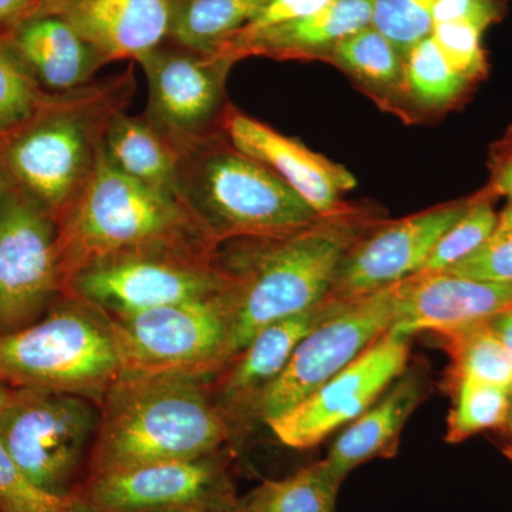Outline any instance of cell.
<instances>
[{
	"instance_id": "6da1fadb",
	"label": "cell",
	"mask_w": 512,
	"mask_h": 512,
	"mask_svg": "<svg viewBox=\"0 0 512 512\" xmlns=\"http://www.w3.org/2000/svg\"><path fill=\"white\" fill-rule=\"evenodd\" d=\"M382 220L373 205L350 204L289 234L221 242L214 265L234 306L232 359L266 326L325 301L349 249Z\"/></svg>"
},
{
	"instance_id": "7a4b0ae2",
	"label": "cell",
	"mask_w": 512,
	"mask_h": 512,
	"mask_svg": "<svg viewBox=\"0 0 512 512\" xmlns=\"http://www.w3.org/2000/svg\"><path fill=\"white\" fill-rule=\"evenodd\" d=\"M212 379L124 369L99 404L87 476L217 453L232 427L215 402Z\"/></svg>"
},
{
	"instance_id": "3957f363",
	"label": "cell",
	"mask_w": 512,
	"mask_h": 512,
	"mask_svg": "<svg viewBox=\"0 0 512 512\" xmlns=\"http://www.w3.org/2000/svg\"><path fill=\"white\" fill-rule=\"evenodd\" d=\"M136 90L133 70L55 93L43 110L0 143V168L56 222L69 210L93 174L104 134L126 110Z\"/></svg>"
},
{
	"instance_id": "277c9868",
	"label": "cell",
	"mask_w": 512,
	"mask_h": 512,
	"mask_svg": "<svg viewBox=\"0 0 512 512\" xmlns=\"http://www.w3.org/2000/svg\"><path fill=\"white\" fill-rule=\"evenodd\" d=\"M57 227L64 285L103 256L154 248L214 255L220 245L183 201L119 173L101 153Z\"/></svg>"
},
{
	"instance_id": "5b68a950",
	"label": "cell",
	"mask_w": 512,
	"mask_h": 512,
	"mask_svg": "<svg viewBox=\"0 0 512 512\" xmlns=\"http://www.w3.org/2000/svg\"><path fill=\"white\" fill-rule=\"evenodd\" d=\"M177 151L181 200L218 244L289 234L320 217L274 171L232 146L222 131L180 144Z\"/></svg>"
},
{
	"instance_id": "8992f818",
	"label": "cell",
	"mask_w": 512,
	"mask_h": 512,
	"mask_svg": "<svg viewBox=\"0 0 512 512\" xmlns=\"http://www.w3.org/2000/svg\"><path fill=\"white\" fill-rule=\"evenodd\" d=\"M123 370L110 319L72 296L28 328L0 336V382L10 389L72 394L99 406Z\"/></svg>"
},
{
	"instance_id": "52a82bcc",
	"label": "cell",
	"mask_w": 512,
	"mask_h": 512,
	"mask_svg": "<svg viewBox=\"0 0 512 512\" xmlns=\"http://www.w3.org/2000/svg\"><path fill=\"white\" fill-rule=\"evenodd\" d=\"M99 421V406L84 397L13 389L0 441L37 487L70 495L87 476Z\"/></svg>"
},
{
	"instance_id": "ba28073f",
	"label": "cell",
	"mask_w": 512,
	"mask_h": 512,
	"mask_svg": "<svg viewBox=\"0 0 512 512\" xmlns=\"http://www.w3.org/2000/svg\"><path fill=\"white\" fill-rule=\"evenodd\" d=\"M225 286L214 255L154 248L87 262L69 276L64 295L116 319L217 295Z\"/></svg>"
},
{
	"instance_id": "9c48e42d",
	"label": "cell",
	"mask_w": 512,
	"mask_h": 512,
	"mask_svg": "<svg viewBox=\"0 0 512 512\" xmlns=\"http://www.w3.org/2000/svg\"><path fill=\"white\" fill-rule=\"evenodd\" d=\"M109 319L124 369L215 376L232 360L227 286L207 298Z\"/></svg>"
},
{
	"instance_id": "30bf717a",
	"label": "cell",
	"mask_w": 512,
	"mask_h": 512,
	"mask_svg": "<svg viewBox=\"0 0 512 512\" xmlns=\"http://www.w3.org/2000/svg\"><path fill=\"white\" fill-rule=\"evenodd\" d=\"M332 301V311L301 340L281 375L256 400L254 419L268 423L303 402L390 332L396 320L394 285Z\"/></svg>"
},
{
	"instance_id": "8fae6325",
	"label": "cell",
	"mask_w": 512,
	"mask_h": 512,
	"mask_svg": "<svg viewBox=\"0 0 512 512\" xmlns=\"http://www.w3.org/2000/svg\"><path fill=\"white\" fill-rule=\"evenodd\" d=\"M63 295L56 220L8 185L0 197V336L33 325Z\"/></svg>"
},
{
	"instance_id": "7c38bea8",
	"label": "cell",
	"mask_w": 512,
	"mask_h": 512,
	"mask_svg": "<svg viewBox=\"0 0 512 512\" xmlns=\"http://www.w3.org/2000/svg\"><path fill=\"white\" fill-rule=\"evenodd\" d=\"M165 43L138 60L148 83L144 116L175 147L220 133L234 60Z\"/></svg>"
},
{
	"instance_id": "4fadbf2b",
	"label": "cell",
	"mask_w": 512,
	"mask_h": 512,
	"mask_svg": "<svg viewBox=\"0 0 512 512\" xmlns=\"http://www.w3.org/2000/svg\"><path fill=\"white\" fill-rule=\"evenodd\" d=\"M409 338L387 332L311 396L268 421L286 447L308 450L352 423L406 372Z\"/></svg>"
},
{
	"instance_id": "5bb4252c",
	"label": "cell",
	"mask_w": 512,
	"mask_h": 512,
	"mask_svg": "<svg viewBox=\"0 0 512 512\" xmlns=\"http://www.w3.org/2000/svg\"><path fill=\"white\" fill-rule=\"evenodd\" d=\"M212 456L160 461L87 476L77 493L94 512L237 507L224 467Z\"/></svg>"
},
{
	"instance_id": "9a60e30c",
	"label": "cell",
	"mask_w": 512,
	"mask_h": 512,
	"mask_svg": "<svg viewBox=\"0 0 512 512\" xmlns=\"http://www.w3.org/2000/svg\"><path fill=\"white\" fill-rule=\"evenodd\" d=\"M473 195L400 220L380 221L340 262L328 298H360L419 274L440 238L470 207Z\"/></svg>"
},
{
	"instance_id": "2e32d148",
	"label": "cell",
	"mask_w": 512,
	"mask_h": 512,
	"mask_svg": "<svg viewBox=\"0 0 512 512\" xmlns=\"http://www.w3.org/2000/svg\"><path fill=\"white\" fill-rule=\"evenodd\" d=\"M222 133L232 146L274 171L316 214H336L349 207L345 195L356 188L355 175L298 138L279 133L232 104L222 120Z\"/></svg>"
},
{
	"instance_id": "e0dca14e",
	"label": "cell",
	"mask_w": 512,
	"mask_h": 512,
	"mask_svg": "<svg viewBox=\"0 0 512 512\" xmlns=\"http://www.w3.org/2000/svg\"><path fill=\"white\" fill-rule=\"evenodd\" d=\"M396 320L390 332L410 338L490 320L512 306V285L436 272L394 284Z\"/></svg>"
},
{
	"instance_id": "ac0fdd59",
	"label": "cell",
	"mask_w": 512,
	"mask_h": 512,
	"mask_svg": "<svg viewBox=\"0 0 512 512\" xmlns=\"http://www.w3.org/2000/svg\"><path fill=\"white\" fill-rule=\"evenodd\" d=\"M39 13L66 20L107 64L138 62L167 42L173 0H52Z\"/></svg>"
},
{
	"instance_id": "d6986e66",
	"label": "cell",
	"mask_w": 512,
	"mask_h": 512,
	"mask_svg": "<svg viewBox=\"0 0 512 512\" xmlns=\"http://www.w3.org/2000/svg\"><path fill=\"white\" fill-rule=\"evenodd\" d=\"M372 0H333L325 8L255 30H239L217 50L235 63L247 57L328 63L336 46L370 25Z\"/></svg>"
},
{
	"instance_id": "ffe728a7",
	"label": "cell",
	"mask_w": 512,
	"mask_h": 512,
	"mask_svg": "<svg viewBox=\"0 0 512 512\" xmlns=\"http://www.w3.org/2000/svg\"><path fill=\"white\" fill-rule=\"evenodd\" d=\"M333 308L332 299L256 333L247 346L212 379L215 402L231 427L252 417L256 400L288 365L296 346Z\"/></svg>"
},
{
	"instance_id": "44dd1931",
	"label": "cell",
	"mask_w": 512,
	"mask_h": 512,
	"mask_svg": "<svg viewBox=\"0 0 512 512\" xmlns=\"http://www.w3.org/2000/svg\"><path fill=\"white\" fill-rule=\"evenodd\" d=\"M10 43L20 59L49 93H67L93 82L106 60L63 18L37 13L23 22Z\"/></svg>"
},
{
	"instance_id": "7402d4cb",
	"label": "cell",
	"mask_w": 512,
	"mask_h": 512,
	"mask_svg": "<svg viewBox=\"0 0 512 512\" xmlns=\"http://www.w3.org/2000/svg\"><path fill=\"white\" fill-rule=\"evenodd\" d=\"M421 400L416 377H402L365 413L340 433L329 450L326 463L340 481L360 464L396 453L400 433Z\"/></svg>"
},
{
	"instance_id": "603a6c76",
	"label": "cell",
	"mask_w": 512,
	"mask_h": 512,
	"mask_svg": "<svg viewBox=\"0 0 512 512\" xmlns=\"http://www.w3.org/2000/svg\"><path fill=\"white\" fill-rule=\"evenodd\" d=\"M101 154L119 173L181 200L177 147L144 114L117 113L104 134Z\"/></svg>"
},
{
	"instance_id": "cb8c5ba5",
	"label": "cell",
	"mask_w": 512,
	"mask_h": 512,
	"mask_svg": "<svg viewBox=\"0 0 512 512\" xmlns=\"http://www.w3.org/2000/svg\"><path fill=\"white\" fill-rule=\"evenodd\" d=\"M328 63L375 101L379 109L410 124L404 59L372 25L343 39L333 50Z\"/></svg>"
},
{
	"instance_id": "d4e9b609",
	"label": "cell",
	"mask_w": 512,
	"mask_h": 512,
	"mask_svg": "<svg viewBox=\"0 0 512 512\" xmlns=\"http://www.w3.org/2000/svg\"><path fill=\"white\" fill-rule=\"evenodd\" d=\"M271 0H173L167 42L200 53H215L254 22Z\"/></svg>"
},
{
	"instance_id": "484cf974",
	"label": "cell",
	"mask_w": 512,
	"mask_h": 512,
	"mask_svg": "<svg viewBox=\"0 0 512 512\" xmlns=\"http://www.w3.org/2000/svg\"><path fill=\"white\" fill-rule=\"evenodd\" d=\"M404 83L410 124L456 109L474 87L447 63L431 36L421 40L404 59Z\"/></svg>"
},
{
	"instance_id": "4316f807",
	"label": "cell",
	"mask_w": 512,
	"mask_h": 512,
	"mask_svg": "<svg viewBox=\"0 0 512 512\" xmlns=\"http://www.w3.org/2000/svg\"><path fill=\"white\" fill-rule=\"evenodd\" d=\"M451 359L450 383L463 377L503 387L512 394V356L488 320L441 330Z\"/></svg>"
},
{
	"instance_id": "83f0119b",
	"label": "cell",
	"mask_w": 512,
	"mask_h": 512,
	"mask_svg": "<svg viewBox=\"0 0 512 512\" xmlns=\"http://www.w3.org/2000/svg\"><path fill=\"white\" fill-rule=\"evenodd\" d=\"M340 484L322 460L284 480L266 481L239 507L244 512H335Z\"/></svg>"
},
{
	"instance_id": "f1b7e54d",
	"label": "cell",
	"mask_w": 512,
	"mask_h": 512,
	"mask_svg": "<svg viewBox=\"0 0 512 512\" xmlns=\"http://www.w3.org/2000/svg\"><path fill=\"white\" fill-rule=\"evenodd\" d=\"M454 406L447 419V443L476 436L481 431L498 429L511 419L512 394L503 387L463 377L451 382Z\"/></svg>"
},
{
	"instance_id": "f546056e",
	"label": "cell",
	"mask_w": 512,
	"mask_h": 512,
	"mask_svg": "<svg viewBox=\"0 0 512 512\" xmlns=\"http://www.w3.org/2000/svg\"><path fill=\"white\" fill-rule=\"evenodd\" d=\"M53 94L36 82L9 37H0V143L35 119Z\"/></svg>"
},
{
	"instance_id": "4dcf8cb0",
	"label": "cell",
	"mask_w": 512,
	"mask_h": 512,
	"mask_svg": "<svg viewBox=\"0 0 512 512\" xmlns=\"http://www.w3.org/2000/svg\"><path fill=\"white\" fill-rule=\"evenodd\" d=\"M497 198L487 187L474 194L468 210L440 238L419 274L446 272L483 247L497 225L498 215L494 210Z\"/></svg>"
},
{
	"instance_id": "1f68e13d",
	"label": "cell",
	"mask_w": 512,
	"mask_h": 512,
	"mask_svg": "<svg viewBox=\"0 0 512 512\" xmlns=\"http://www.w3.org/2000/svg\"><path fill=\"white\" fill-rule=\"evenodd\" d=\"M0 512H94L82 495L47 493L15 463L0 441Z\"/></svg>"
},
{
	"instance_id": "d6a6232c",
	"label": "cell",
	"mask_w": 512,
	"mask_h": 512,
	"mask_svg": "<svg viewBox=\"0 0 512 512\" xmlns=\"http://www.w3.org/2000/svg\"><path fill=\"white\" fill-rule=\"evenodd\" d=\"M436 0H372L370 25L406 59L410 50L433 33Z\"/></svg>"
},
{
	"instance_id": "836d02e7",
	"label": "cell",
	"mask_w": 512,
	"mask_h": 512,
	"mask_svg": "<svg viewBox=\"0 0 512 512\" xmlns=\"http://www.w3.org/2000/svg\"><path fill=\"white\" fill-rule=\"evenodd\" d=\"M446 272L477 281L512 285V202L498 215L493 234L483 247Z\"/></svg>"
},
{
	"instance_id": "e575fe53",
	"label": "cell",
	"mask_w": 512,
	"mask_h": 512,
	"mask_svg": "<svg viewBox=\"0 0 512 512\" xmlns=\"http://www.w3.org/2000/svg\"><path fill=\"white\" fill-rule=\"evenodd\" d=\"M483 33L463 22L434 23L433 37L447 63L474 84L488 73L487 56L481 43Z\"/></svg>"
},
{
	"instance_id": "d590c367",
	"label": "cell",
	"mask_w": 512,
	"mask_h": 512,
	"mask_svg": "<svg viewBox=\"0 0 512 512\" xmlns=\"http://www.w3.org/2000/svg\"><path fill=\"white\" fill-rule=\"evenodd\" d=\"M507 13L504 0H436L434 23L463 22L485 32Z\"/></svg>"
},
{
	"instance_id": "8d00e7d4",
	"label": "cell",
	"mask_w": 512,
	"mask_h": 512,
	"mask_svg": "<svg viewBox=\"0 0 512 512\" xmlns=\"http://www.w3.org/2000/svg\"><path fill=\"white\" fill-rule=\"evenodd\" d=\"M488 171V190L495 197H505L512 202V126L491 146Z\"/></svg>"
},
{
	"instance_id": "74e56055",
	"label": "cell",
	"mask_w": 512,
	"mask_h": 512,
	"mask_svg": "<svg viewBox=\"0 0 512 512\" xmlns=\"http://www.w3.org/2000/svg\"><path fill=\"white\" fill-rule=\"evenodd\" d=\"M332 2L333 0H271L264 12L244 29H261L274 25V23L284 22V20L309 15V13L325 8Z\"/></svg>"
},
{
	"instance_id": "f35d334b",
	"label": "cell",
	"mask_w": 512,
	"mask_h": 512,
	"mask_svg": "<svg viewBox=\"0 0 512 512\" xmlns=\"http://www.w3.org/2000/svg\"><path fill=\"white\" fill-rule=\"evenodd\" d=\"M39 10V0H0V37L12 35Z\"/></svg>"
},
{
	"instance_id": "ab89813d",
	"label": "cell",
	"mask_w": 512,
	"mask_h": 512,
	"mask_svg": "<svg viewBox=\"0 0 512 512\" xmlns=\"http://www.w3.org/2000/svg\"><path fill=\"white\" fill-rule=\"evenodd\" d=\"M488 323L512 356V306L503 312L497 313L488 320Z\"/></svg>"
},
{
	"instance_id": "60d3db41",
	"label": "cell",
	"mask_w": 512,
	"mask_h": 512,
	"mask_svg": "<svg viewBox=\"0 0 512 512\" xmlns=\"http://www.w3.org/2000/svg\"><path fill=\"white\" fill-rule=\"evenodd\" d=\"M160 512H241V508L238 504L237 507H185Z\"/></svg>"
},
{
	"instance_id": "b9f144b4",
	"label": "cell",
	"mask_w": 512,
	"mask_h": 512,
	"mask_svg": "<svg viewBox=\"0 0 512 512\" xmlns=\"http://www.w3.org/2000/svg\"><path fill=\"white\" fill-rule=\"evenodd\" d=\"M12 393L13 389H10L5 383L0 382V416L5 412L6 406H8L10 402V397H12Z\"/></svg>"
},
{
	"instance_id": "7bdbcfd3",
	"label": "cell",
	"mask_w": 512,
	"mask_h": 512,
	"mask_svg": "<svg viewBox=\"0 0 512 512\" xmlns=\"http://www.w3.org/2000/svg\"><path fill=\"white\" fill-rule=\"evenodd\" d=\"M8 185V180H6L5 174H3L2 168H0V197H2L3 192L8 188Z\"/></svg>"
},
{
	"instance_id": "ee69618b",
	"label": "cell",
	"mask_w": 512,
	"mask_h": 512,
	"mask_svg": "<svg viewBox=\"0 0 512 512\" xmlns=\"http://www.w3.org/2000/svg\"><path fill=\"white\" fill-rule=\"evenodd\" d=\"M504 453L505 456H507L508 460H510L512 463V446H508L507 448H505Z\"/></svg>"
},
{
	"instance_id": "f6af8a7d",
	"label": "cell",
	"mask_w": 512,
	"mask_h": 512,
	"mask_svg": "<svg viewBox=\"0 0 512 512\" xmlns=\"http://www.w3.org/2000/svg\"><path fill=\"white\" fill-rule=\"evenodd\" d=\"M49 2H52V0H39V5H40V10H42L43 8H45V6L47 5V3ZM39 10V12H40Z\"/></svg>"
},
{
	"instance_id": "bcb514c9",
	"label": "cell",
	"mask_w": 512,
	"mask_h": 512,
	"mask_svg": "<svg viewBox=\"0 0 512 512\" xmlns=\"http://www.w3.org/2000/svg\"><path fill=\"white\" fill-rule=\"evenodd\" d=\"M508 424H510V429L512 431V419L510 421H508Z\"/></svg>"
},
{
	"instance_id": "7dc6e473",
	"label": "cell",
	"mask_w": 512,
	"mask_h": 512,
	"mask_svg": "<svg viewBox=\"0 0 512 512\" xmlns=\"http://www.w3.org/2000/svg\"><path fill=\"white\" fill-rule=\"evenodd\" d=\"M511 419H512V409H511ZM511 419H510V420H511Z\"/></svg>"
},
{
	"instance_id": "c3c4849f",
	"label": "cell",
	"mask_w": 512,
	"mask_h": 512,
	"mask_svg": "<svg viewBox=\"0 0 512 512\" xmlns=\"http://www.w3.org/2000/svg\"><path fill=\"white\" fill-rule=\"evenodd\" d=\"M239 508H241V507H239ZM241 512H244V511L241 510Z\"/></svg>"
}]
</instances>
